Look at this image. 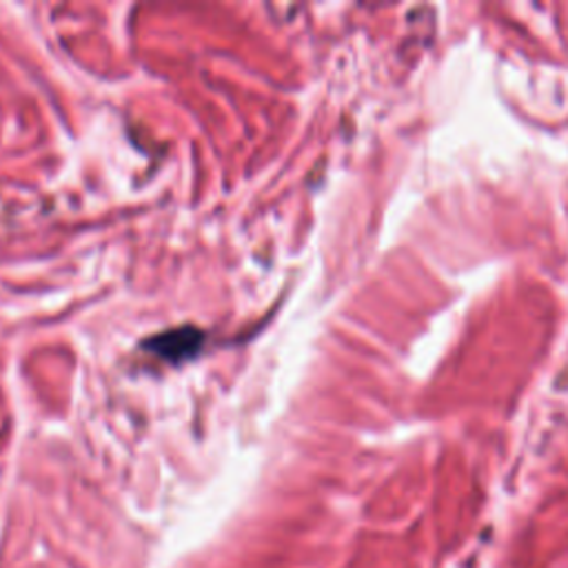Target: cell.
<instances>
[{"label":"cell","instance_id":"cell-1","mask_svg":"<svg viewBox=\"0 0 568 568\" xmlns=\"http://www.w3.org/2000/svg\"><path fill=\"white\" fill-rule=\"evenodd\" d=\"M203 345H205V334L200 329L187 325V327H178V329H172V331L150 338L145 342V349H150L165 362L181 364V362L198 356Z\"/></svg>","mask_w":568,"mask_h":568}]
</instances>
